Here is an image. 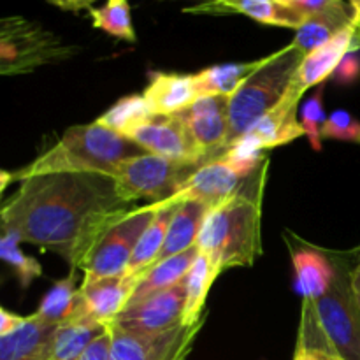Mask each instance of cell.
Segmentation results:
<instances>
[{
    "instance_id": "1",
    "label": "cell",
    "mask_w": 360,
    "mask_h": 360,
    "mask_svg": "<svg viewBox=\"0 0 360 360\" xmlns=\"http://www.w3.org/2000/svg\"><path fill=\"white\" fill-rule=\"evenodd\" d=\"M134 210L116 192L115 179L97 172H51L21 179L2 206V231L21 243L58 253L79 269L98 239Z\"/></svg>"
},
{
    "instance_id": "20",
    "label": "cell",
    "mask_w": 360,
    "mask_h": 360,
    "mask_svg": "<svg viewBox=\"0 0 360 360\" xmlns=\"http://www.w3.org/2000/svg\"><path fill=\"white\" fill-rule=\"evenodd\" d=\"M357 20H360V16L350 0H334L326 9L308 18L306 23L299 30H295V37L292 42L304 55H308L309 51L326 44L334 35L340 34Z\"/></svg>"
},
{
    "instance_id": "18",
    "label": "cell",
    "mask_w": 360,
    "mask_h": 360,
    "mask_svg": "<svg viewBox=\"0 0 360 360\" xmlns=\"http://www.w3.org/2000/svg\"><path fill=\"white\" fill-rule=\"evenodd\" d=\"M245 181L246 178L232 169L224 158H218L197 169L183 188L181 195L183 199L199 200L211 211L238 193Z\"/></svg>"
},
{
    "instance_id": "19",
    "label": "cell",
    "mask_w": 360,
    "mask_h": 360,
    "mask_svg": "<svg viewBox=\"0 0 360 360\" xmlns=\"http://www.w3.org/2000/svg\"><path fill=\"white\" fill-rule=\"evenodd\" d=\"M155 116H174L188 109L200 94L193 74L153 72L143 91Z\"/></svg>"
},
{
    "instance_id": "13",
    "label": "cell",
    "mask_w": 360,
    "mask_h": 360,
    "mask_svg": "<svg viewBox=\"0 0 360 360\" xmlns=\"http://www.w3.org/2000/svg\"><path fill=\"white\" fill-rule=\"evenodd\" d=\"M197 144L206 155V164L220 158L227 151L229 139V97L204 95L188 109L179 112Z\"/></svg>"
},
{
    "instance_id": "41",
    "label": "cell",
    "mask_w": 360,
    "mask_h": 360,
    "mask_svg": "<svg viewBox=\"0 0 360 360\" xmlns=\"http://www.w3.org/2000/svg\"><path fill=\"white\" fill-rule=\"evenodd\" d=\"M352 6L355 7V11H357V14L360 16V0H350Z\"/></svg>"
},
{
    "instance_id": "34",
    "label": "cell",
    "mask_w": 360,
    "mask_h": 360,
    "mask_svg": "<svg viewBox=\"0 0 360 360\" xmlns=\"http://www.w3.org/2000/svg\"><path fill=\"white\" fill-rule=\"evenodd\" d=\"M79 360H111V333L109 327L104 334L94 340Z\"/></svg>"
},
{
    "instance_id": "32",
    "label": "cell",
    "mask_w": 360,
    "mask_h": 360,
    "mask_svg": "<svg viewBox=\"0 0 360 360\" xmlns=\"http://www.w3.org/2000/svg\"><path fill=\"white\" fill-rule=\"evenodd\" d=\"M323 90H326V84H320L316 94L302 108L301 123L304 127L309 143L316 151H320L322 148V127L327 120L326 112H323Z\"/></svg>"
},
{
    "instance_id": "39",
    "label": "cell",
    "mask_w": 360,
    "mask_h": 360,
    "mask_svg": "<svg viewBox=\"0 0 360 360\" xmlns=\"http://www.w3.org/2000/svg\"><path fill=\"white\" fill-rule=\"evenodd\" d=\"M51 6L58 7L62 11H70V13H77L83 9H91V4L97 0H46Z\"/></svg>"
},
{
    "instance_id": "26",
    "label": "cell",
    "mask_w": 360,
    "mask_h": 360,
    "mask_svg": "<svg viewBox=\"0 0 360 360\" xmlns=\"http://www.w3.org/2000/svg\"><path fill=\"white\" fill-rule=\"evenodd\" d=\"M217 273L213 269V264L199 252L195 262H193L192 269L188 271L185 278L186 285V301H185V315H183V326L192 327L199 323L202 316V308L206 304L207 294H210L211 287H213L214 280H217Z\"/></svg>"
},
{
    "instance_id": "30",
    "label": "cell",
    "mask_w": 360,
    "mask_h": 360,
    "mask_svg": "<svg viewBox=\"0 0 360 360\" xmlns=\"http://www.w3.org/2000/svg\"><path fill=\"white\" fill-rule=\"evenodd\" d=\"M74 273L76 271H72L65 280H60L58 283L53 285L51 290L42 299L41 306H39V309L35 313L41 319H44L46 322L63 326L70 319V315H72L74 306H76L77 290H79L76 285Z\"/></svg>"
},
{
    "instance_id": "17",
    "label": "cell",
    "mask_w": 360,
    "mask_h": 360,
    "mask_svg": "<svg viewBox=\"0 0 360 360\" xmlns=\"http://www.w3.org/2000/svg\"><path fill=\"white\" fill-rule=\"evenodd\" d=\"M60 326L34 313L13 333L0 336V360H49Z\"/></svg>"
},
{
    "instance_id": "15",
    "label": "cell",
    "mask_w": 360,
    "mask_h": 360,
    "mask_svg": "<svg viewBox=\"0 0 360 360\" xmlns=\"http://www.w3.org/2000/svg\"><path fill=\"white\" fill-rule=\"evenodd\" d=\"M302 95L304 94L292 81L285 97L269 112H266L243 139L250 141L253 146L266 151L306 136L304 127L297 122V104Z\"/></svg>"
},
{
    "instance_id": "28",
    "label": "cell",
    "mask_w": 360,
    "mask_h": 360,
    "mask_svg": "<svg viewBox=\"0 0 360 360\" xmlns=\"http://www.w3.org/2000/svg\"><path fill=\"white\" fill-rule=\"evenodd\" d=\"M108 323H63L60 326L49 360H79L90 343L105 333Z\"/></svg>"
},
{
    "instance_id": "27",
    "label": "cell",
    "mask_w": 360,
    "mask_h": 360,
    "mask_svg": "<svg viewBox=\"0 0 360 360\" xmlns=\"http://www.w3.org/2000/svg\"><path fill=\"white\" fill-rule=\"evenodd\" d=\"M153 118L155 115L144 95H129V97L120 98L112 108L98 116L97 123L120 136L129 137L134 130L150 123Z\"/></svg>"
},
{
    "instance_id": "22",
    "label": "cell",
    "mask_w": 360,
    "mask_h": 360,
    "mask_svg": "<svg viewBox=\"0 0 360 360\" xmlns=\"http://www.w3.org/2000/svg\"><path fill=\"white\" fill-rule=\"evenodd\" d=\"M207 213H210V207L204 206L199 200L183 199L178 204V207H176L174 217H172L171 225H169L164 248H162L160 255L157 257L155 264L195 246L197 241H199L200 231H202Z\"/></svg>"
},
{
    "instance_id": "23",
    "label": "cell",
    "mask_w": 360,
    "mask_h": 360,
    "mask_svg": "<svg viewBox=\"0 0 360 360\" xmlns=\"http://www.w3.org/2000/svg\"><path fill=\"white\" fill-rule=\"evenodd\" d=\"M181 200H183L181 193L174 195L172 199L165 200L164 206L160 207L157 217H155L153 221L150 224V227L144 231L141 241L137 243L136 252H134L132 259H130L129 262V267H127L125 271V276L134 278L153 266L157 257L160 255L162 248H164L169 225H171L176 207H178V204L181 202Z\"/></svg>"
},
{
    "instance_id": "7",
    "label": "cell",
    "mask_w": 360,
    "mask_h": 360,
    "mask_svg": "<svg viewBox=\"0 0 360 360\" xmlns=\"http://www.w3.org/2000/svg\"><path fill=\"white\" fill-rule=\"evenodd\" d=\"M72 56V46L23 16H7L0 27V70L6 76L30 72Z\"/></svg>"
},
{
    "instance_id": "24",
    "label": "cell",
    "mask_w": 360,
    "mask_h": 360,
    "mask_svg": "<svg viewBox=\"0 0 360 360\" xmlns=\"http://www.w3.org/2000/svg\"><path fill=\"white\" fill-rule=\"evenodd\" d=\"M292 260L297 278V290L302 299L315 301L322 297L334 278L333 255H326L315 248L294 250Z\"/></svg>"
},
{
    "instance_id": "2",
    "label": "cell",
    "mask_w": 360,
    "mask_h": 360,
    "mask_svg": "<svg viewBox=\"0 0 360 360\" xmlns=\"http://www.w3.org/2000/svg\"><path fill=\"white\" fill-rule=\"evenodd\" d=\"M267 164L248 176L238 193L207 213L197 245L217 276L232 267H252L262 253L260 220Z\"/></svg>"
},
{
    "instance_id": "35",
    "label": "cell",
    "mask_w": 360,
    "mask_h": 360,
    "mask_svg": "<svg viewBox=\"0 0 360 360\" xmlns=\"http://www.w3.org/2000/svg\"><path fill=\"white\" fill-rule=\"evenodd\" d=\"M360 74V58L357 56V53H352L348 55L347 58L341 62V65L338 67V70L334 72L338 81L341 83H352L354 79H357Z\"/></svg>"
},
{
    "instance_id": "6",
    "label": "cell",
    "mask_w": 360,
    "mask_h": 360,
    "mask_svg": "<svg viewBox=\"0 0 360 360\" xmlns=\"http://www.w3.org/2000/svg\"><path fill=\"white\" fill-rule=\"evenodd\" d=\"M199 167L200 165L183 164L144 151L122 162L112 179L118 195L127 202L134 204L137 199L164 202L181 193Z\"/></svg>"
},
{
    "instance_id": "11",
    "label": "cell",
    "mask_w": 360,
    "mask_h": 360,
    "mask_svg": "<svg viewBox=\"0 0 360 360\" xmlns=\"http://www.w3.org/2000/svg\"><path fill=\"white\" fill-rule=\"evenodd\" d=\"M186 301L185 280L176 287L130 304L112 322L130 333L157 334L183 326Z\"/></svg>"
},
{
    "instance_id": "10",
    "label": "cell",
    "mask_w": 360,
    "mask_h": 360,
    "mask_svg": "<svg viewBox=\"0 0 360 360\" xmlns=\"http://www.w3.org/2000/svg\"><path fill=\"white\" fill-rule=\"evenodd\" d=\"M129 139L148 153H155L169 160L193 165L206 164V155L179 115L155 116L150 123L134 130Z\"/></svg>"
},
{
    "instance_id": "8",
    "label": "cell",
    "mask_w": 360,
    "mask_h": 360,
    "mask_svg": "<svg viewBox=\"0 0 360 360\" xmlns=\"http://www.w3.org/2000/svg\"><path fill=\"white\" fill-rule=\"evenodd\" d=\"M164 202H151L143 207H134L116 224H112L81 264L79 269L84 274L83 281L125 274L137 243L141 241L144 231L150 227Z\"/></svg>"
},
{
    "instance_id": "29",
    "label": "cell",
    "mask_w": 360,
    "mask_h": 360,
    "mask_svg": "<svg viewBox=\"0 0 360 360\" xmlns=\"http://www.w3.org/2000/svg\"><path fill=\"white\" fill-rule=\"evenodd\" d=\"M88 11H90L91 23L95 28L116 39H122V41H137L132 16H130L129 0H108L102 7H91Z\"/></svg>"
},
{
    "instance_id": "25",
    "label": "cell",
    "mask_w": 360,
    "mask_h": 360,
    "mask_svg": "<svg viewBox=\"0 0 360 360\" xmlns=\"http://www.w3.org/2000/svg\"><path fill=\"white\" fill-rule=\"evenodd\" d=\"M262 63L264 58L253 60V62L221 63V65L207 67V69L193 74L197 90H199L200 97H204V95H224V97L231 98Z\"/></svg>"
},
{
    "instance_id": "42",
    "label": "cell",
    "mask_w": 360,
    "mask_h": 360,
    "mask_svg": "<svg viewBox=\"0 0 360 360\" xmlns=\"http://www.w3.org/2000/svg\"><path fill=\"white\" fill-rule=\"evenodd\" d=\"M354 257H355V259H357V260H360V246L354 252Z\"/></svg>"
},
{
    "instance_id": "33",
    "label": "cell",
    "mask_w": 360,
    "mask_h": 360,
    "mask_svg": "<svg viewBox=\"0 0 360 360\" xmlns=\"http://www.w3.org/2000/svg\"><path fill=\"white\" fill-rule=\"evenodd\" d=\"M322 139L347 141L360 144V122L345 109L330 112L322 127Z\"/></svg>"
},
{
    "instance_id": "21",
    "label": "cell",
    "mask_w": 360,
    "mask_h": 360,
    "mask_svg": "<svg viewBox=\"0 0 360 360\" xmlns=\"http://www.w3.org/2000/svg\"><path fill=\"white\" fill-rule=\"evenodd\" d=\"M199 252V245H195L186 250V252L169 257V259L151 266L144 273L134 276L136 278V288H134L127 306L136 304V302L143 301V299L150 297V295L158 294V292L167 290V288H172L178 283H181L186 278V274H188V271L192 269Z\"/></svg>"
},
{
    "instance_id": "38",
    "label": "cell",
    "mask_w": 360,
    "mask_h": 360,
    "mask_svg": "<svg viewBox=\"0 0 360 360\" xmlns=\"http://www.w3.org/2000/svg\"><path fill=\"white\" fill-rule=\"evenodd\" d=\"M294 360H341V359L326 350H313V348L297 347L295 348Z\"/></svg>"
},
{
    "instance_id": "12",
    "label": "cell",
    "mask_w": 360,
    "mask_h": 360,
    "mask_svg": "<svg viewBox=\"0 0 360 360\" xmlns=\"http://www.w3.org/2000/svg\"><path fill=\"white\" fill-rule=\"evenodd\" d=\"M136 288V278L125 274L83 281L77 290L76 306L65 323H109L125 309Z\"/></svg>"
},
{
    "instance_id": "4",
    "label": "cell",
    "mask_w": 360,
    "mask_h": 360,
    "mask_svg": "<svg viewBox=\"0 0 360 360\" xmlns=\"http://www.w3.org/2000/svg\"><path fill=\"white\" fill-rule=\"evenodd\" d=\"M304 53L290 42L280 51L264 56V63L229 98L227 150L250 132L290 88Z\"/></svg>"
},
{
    "instance_id": "3",
    "label": "cell",
    "mask_w": 360,
    "mask_h": 360,
    "mask_svg": "<svg viewBox=\"0 0 360 360\" xmlns=\"http://www.w3.org/2000/svg\"><path fill=\"white\" fill-rule=\"evenodd\" d=\"M144 153L129 137H123L97 122L70 127L48 151L16 172H2V190L9 181L51 172H97L111 176L127 158Z\"/></svg>"
},
{
    "instance_id": "5",
    "label": "cell",
    "mask_w": 360,
    "mask_h": 360,
    "mask_svg": "<svg viewBox=\"0 0 360 360\" xmlns=\"http://www.w3.org/2000/svg\"><path fill=\"white\" fill-rule=\"evenodd\" d=\"M334 278L322 297L309 301L320 333L327 347L341 360H360V309L352 285V267L348 253H330Z\"/></svg>"
},
{
    "instance_id": "37",
    "label": "cell",
    "mask_w": 360,
    "mask_h": 360,
    "mask_svg": "<svg viewBox=\"0 0 360 360\" xmlns=\"http://www.w3.org/2000/svg\"><path fill=\"white\" fill-rule=\"evenodd\" d=\"M25 322V316L14 315L9 313L6 308H0V336H6V334L13 333L16 327H20Z\"/></svg>"
},
{
    "instance_id": "31",
    "label": "cell",
    "mask_w": 360,
    "mask_h": 360,
    "mask_svg": "<svg viewBox=\"0 0 360 360\" xmlns=\"http://www.w3.org/2000/svg\"><path fill=\"white\" fill-rule=\"evenodd\" d=\"M20 238L13 232L2 231V239H0V257L4 262L9 264L16 273L18 280L25 288L42 274V267L34 257L25 255L20 250Z\"/></svg>"
},
{
    "instance_id": "14",
    "label": "cell",
    "mask_w": 360,
    "mask_h": 360,
    "mask_svg": "<svg viewBox=\"0 0 360 360\" xmlns=\"http://www.w3.org/2000/svg\"><path fill=\"white\" fill-rule=\"evenodd\" d=\"M360 51V20L352 23L326 44L319 46L302 58L301 67L294 77V84L304 94L308 88L323 84L333 76L345 58Z\"/></svg>"
},
{
    "instance_id": "9",
    "label": "cell",
    "mask_w": 360,
    "mask_h": 360,
    "mask_svg": "<svg viewBox=\"0 0 360 360\" xmlns=\"http://www.w3.org/2000/svg\"><path fill=\"white\" fill-rule=\"evenodd\" d=\"M202 323L204 319L192 327L179 326L165 333L141 334L109 322L111 360H185Z\"/></svg>"
},
{
    "instance_id": "40",
    "label": "cell",
    "mask_w": 360,
    "mask_h": 360,
    "mask_svg": "<svg viewBox=\"0 0 360 360\" xmlns=\"http://www.w3.org/2000/svg\"><path fill=\"white\" fill-rule=\"evenodd\" d=\"M352 285H354L355 297H357L359 309H360V260L354 266V271H352Z\"/></svg>"
},
{
    "instance_id": "36",
    "label": "cell",
    "mask_w": 360,
    "mask_h": 360,
    "mask_svg": "<svg viewBox=\"0 0 360 360\" xmlns=\"http://www.w3.org/2000/svg\"><path fill=\"white\" fill-rule=\"evenodd\" d=\"M278 2H283L292 7H297V9H301L302 13L311 16V14L319 13V11L326 9L327 6H330L334 0H278Z\"/></svg>"
},
{
    "instance_id": "16",
    "label": "cell",
    "mask_w": 360,
    "mask_h": 360,
    "mask_svg": "<svg viewBox=\"0 0 360 360\" xmlns=\"http://www.w3.org/2000/svg\"><path fill=\"white\" fill-rule=\"evenodd\" d=\"M185 13L243 14L259 23L294 28V30H299L309 18L297 7L278 2V0H206L195 7H188Z\"/></svg>"
}]
</instances>
